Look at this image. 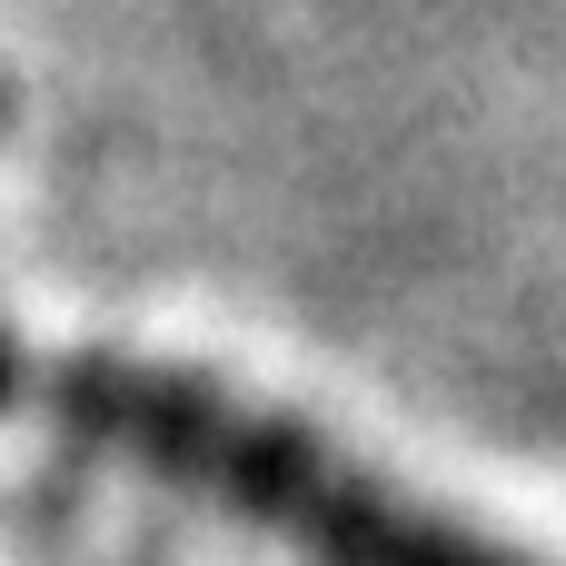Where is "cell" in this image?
<instances>
[{
  "label": "cell",
  "mask_w": 566,
  "mask_h": 566,
  "mask_svg": "<svg viewBox=\"0 0 566 566\" xmlns=\"http://www.w3.org/2000/svg\"><path fill=\"white\" fill-rule=\"evenodd\" d=\"M60 408L99 448L139 458L149 478H179V488L219 497L229 517L269 527L308 566H527V557L478 547L468 527H448L428 507H408L398 488H378L368 468L318 448L298 418L249 408V398H229L189 368L80 358V368H60Z\"/></svg>",
  "instance_id": "obj_1"
},
{
  "label": "cell",
  "mask_w": 566,
  "mask_h": 566,
  "mask_svg": "<svg viewBox=\"0 0 566 566\" xmlns=\"http://www.w3.org/2000/svg\"><path fill=\"white\" fill-rule=\"evenodd\" d=\"M10 388H20V358H10V338H0V398H10Z\"/></svg>",
  "instance_id": "obj_2"
}]
</instances>
